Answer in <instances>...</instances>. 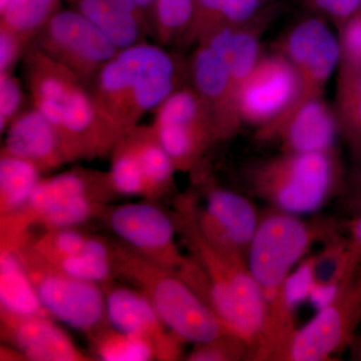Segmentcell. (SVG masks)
<instances>
[{
    "mask_svg": "<svg viewBox=\"0 0 361 361\" xmlns=\"http://www.w3.org/2000/svg\"><path fill=\"white\" fill-rule=\"evenodd\" d=\"M174 207L178 234L197 262L185 280L212 308L226 330L248 344L252 358L267 308L260 287L252 276L246 260L214 245L199 229L193 197L176 196Z\"/></svg>",
    "mask_w": 361,
    "mask_h": 361,
    "instance_id": "cell-1",
    "label": "cell"
},
{
    "mask_svg": "<svg viewBox=\"0 0 361 361\" xmlns=\"http://www.w3.org/2000/svg\"><path fill=\"white\" fill-rule=\"evenodd\" d=\"M87 85L99 113L121 137L180 87L174 56L145 40L120 49Z\"/></svg>",
    "mask_w": 361,
    "mask_h": 361,
    "instance_id": "cell-2",
    "label": "cell"
},
{
    "mask_svg": "<svg viewBox=\"0 0 361 361\" xmlns=\"http://www.w3.org/2000/svg\"><path fill=\"white\" fill-rule=\"evenodd\" d=\"M23 61L32 106L63 135L75 160L111 155L121 137L99 113L85 82L33 44Z\"/></svg>",
    "mask_w": 361,
    "mask_h": 361,
    "instance_id": "cell-3",
    "label": "cell"
},
{
    "mask_svg": "<svg viewBox=\"0 0 361 361\" xmlns=\"http://www.w3.org/2000/svg\"><path fill=\"white\" fill-rule=\"evenodd\" d=\"M114 250L116 278L148 297L168 329L183 341L205 343L228 332L177 271L144 257L118 240H114Z\"/></svg>",
    "mask_w": 361,
    "mask_h": 361,
    "instance_id": "cell-4",
    "label": "cell"
},
{
    "mask_svg": "<svg viewBox=\"0 0 361 361\" xmlns=\"http://www.w3.org/2000/svg\"><path fill=\"white\" fill-rule=\"evenodd\" d=\"M334 151L287 153L255 166L252 189L275 210L301 215L319 210L341 180Z\"/></svg>",
    "mask_w": 361,
    "mask_h": 361,
    "instance_id": "cell-5",
    "label": "cell"
},
{
    "mask_svg": "<svg viewBox=\"0 0 361 361\" xmlns=\"http://www.w3.org/2000/svg\"><path fill=\"white\" fill-rule=\"evenodd\" d=\"M325 229L279 210L261 218L249 247L247 265L266 305L274 300L292 268L324 236Z\"/></svg>",
    "mask_w": 361,
    "mask_h": 361,
    "instance_id": "cell-6",
    "label": "cell"
},
{
    "mask_svg": "<svg viewBox=\"0 0 361 361\" xmlns=\"http://www.w3.org/2000/svg\"><path fill=\"white\" fill-rule=\"evenodd\" d=\"M18 254L45 310L85 336L108 323L103 287L66 274L40 257L27 241Z\"/></svg>",
    "mask_w": 361,
    "mask_h": 361,
    "instance_id": "cell-7",
    "label": "cell"
},
{
    "mask_svg": "<svg viewBox=\"0 0 361 361\" xmlns=\"http://www.w3.org/2000/svg\"><path fill=\"white\" fill-rule=\"evenodd\" d=\"M109 171L118 197L160 201L175 189L174 163L151 126H137L123 135L111 152Z\"/></svg>",
    "mask_w": 361,
    "mask_h": 361,
    "instance_id": "cell-8",
    "label": "cell"
},
{
    "mask_svg": "<svg viewBox=\"0 0 361 361\" xmlns=\"http://www.w3.org/2000/svg\"><path fill=\"white\" fill-rule=\"evenodd\" d=\"M85 196L99 197L109 203L118 197L109 172L75 167L42 178L23 209L0 219V250H13L30 238L42 216Z\"/></svg>",
    "mask_w": 361,
    "mask_h": 361,
    "instance_id": "cell-9",
    "label": "cell"
},
{
    "mask_svg": "<svg viewBox=\"0 0 361 361\" xmlns=\"http://www.w3.org/2000/svg\"><path fill=\"white\" fill-rule=\"evenodd\" d=\"M99 221L126 246L177 272L189 259L180 253L176 241L179 234L174 214L165 210L159 201L142 199L122 205L111 203Z\"/></svg>",
    "mask_w": 361,
    "mask_h": 361,
    "instance_id": "cell-10",
    "label": "cell"
},
{
    "mask_svg": "<svg viewBox=\"0 0 361 361\" xmlns=\"http://www.w3.org/2000/svg\"><path fill=\"white\" fill-rule=\"evenodd\" d=\"M32 44L85 84L120 51L97 25L73 8L59 9Z\"/></svg>",
    "mask_w": 361,
    "mask_h": 361,
    "instance_id": "cell-11",
    "label": "cell"
},
{
    "mask_svg": "<svg viewBox=\"0 0 361 361\" xmlns=\"http://www.w3.org/2000/svg\"><path fill=\"white\" fill-rule=\"evenodd\" d=\"M153 127L179 172L194 171L216 140L212 118L194 87H180L156 109Z\"/></svg>",
    "mask_w": 361,
    "mask_h": 361,
    "instance_id": "cell-12",
    "label": "cell"
},
{
    "mask_svg": "<svg viewBox=\"0 0 361 361\" xmlns=\"http://www.w3.org/2000/svg\"><path fill=\"white\" fill-rule=\"evenodd\" d=\"M361 322V284L357 274L336 300L302 329H296L280 360L325 361L353 345Z\"/></svg>",
    "mask_w": 361,
    "mask_h": 361,
    "instance_id": "cell-13",
    "label": "cell"
},
{
    "mask_svg": "<svg viewBox=\"0 0 361 361\" xmlns=\"http://www.w3.org/2000/svg\"><path fill=\"white\" fill-rule=\"evenodd\" d=\"M299 90L298 73L286 56L259 59L240 90V118L262 129L292 109Z\"/></svg>",
    "mask_w": 361,
    "mask_h": 361,
    "instance_id": "cell-14",
    "label": "cell"
},
{
    "mask_svg": "<svg viewBox=\"0 0 361 361\" xmlns=\"http://www.w3.org/2000/svg\"><path fill=\"white\" fill-rule=\"evenodd\" d=\"M204 188V207L197 205L193 198L199 229L214 245L247 261L260 221L255 206L246 197L224 188L213 184Z\"/></svg>",
    "mask_w": 361,
    "mask_h": 361,
    "instance_id": "cell-15",
    "label": "cell"
},
{
    "mask_svg": "<svg viewBox=\"0 0 361 361\" xmlns=\"http://www.w3.org/2000/svg\"><path fill=\"white\" fill-rule=\"evenodd\" d=\"M106 320L111 326L146 339L156 351L157 360H179L184 341L168 329L148 297L133 287L115 281L103 285Z\"/></svg>",
    "mask_w": 361,
    "mask_h": 361,
    "instance_id": "cell-16",
    "label": "cell"
},
{
    "mask_svg": "<svg viewBox=\"0 0 361 361\" xmlns=\"http://www.w3.org/2000/svg\"><path fill=\"white\" fill-rule=\"evenodd\" d=\"M286 56L299 77L298 103L322 97L325 84L341 59L339 42L322 20L310 18L293 28Z\"/></svg>",
    "mask_w": 361,
    "mask_h": 361,
    "instance_id": "cell-17",
    "label": "cell"
},
{
    "mask_svg": "<svg viewBox=\"0 0 361 361\" xmlns=\"http://www.w3.org/2000/svg\"><path fill=\"white\" fill-rule=\"evenodd\" d=\"M341 130L336 111L322 97L310 99L260 130L263 140L280 139L287 153L334 151Z\"/></svg>",
    "mask_w": 361,
    "mask_h": 361,
    "instance_id": "cell-18",
    "label": "cell"
},
{
    "mask_svg": "<svg viewBox=\"0 0 361 361\" xmlns=\"http://www.w3.org/2000/svg\"><path fill=\"white\" fill-rule=\"evenodd\" d=\"M190 68L194 90L212 118L216 140L228 139L242 121L227 63L211 47L199 42Z\"/></svg>",
    "mask_w": 361,
    "mask_h": 361,
    "instance_id": "cell-19",
    "label": "cell"
},
{
    "mask_svg": "<svg viewBox=\"0 0 361 361\" xmlns=\"http://www.w3.org/2000/svg\"><path fill=\"white\" fill-rule=\"evenodd\" d=\"M0 332L2 341L18 349L25 360H94L47 316L23 317L0 311Z\"/></svg>",
    "mask_w": 361,
    "mask_h": 361,
    "instance_id": "cell-20",
    "label": "cell"
},
{
    "mask_svg": "<svg viewBox=\"0 0 361 361\" xmlns=\"http://www.w3.org/2000/svg\"><path fill=\"white\" fill-rule=\"evenodd\" d=\"M2 151L32 161L44 173L75 161L63 135L39 110H23L6 130Z\"/></svg>",
    "mask_w": 361,
    "mask_h": 361,
    "instance_id": "cell-21",
    "label": "cell"
},
{
    "mask_svg": "<svg viewBox=\"0 0 361 361\" xmlns=\"http://www.w3.org/2000/svg\"><path fill=\"white\" fill-rule=\"evenodd\" d=\"M0 311L23 317H51L16 250H0Z\"/></svg>",
    "mask_w": 361,
    "mask_h": 361,
    "instance_id": "cell-22",
    "label": "cell"
},
{
    "mask_svg": "<svg viewBox=\"0 0 361 361\" xmlns=\"http://www.w3.org/2000/svg\"><path fill=\"white\" fill-rule=\"evenodd\" d=\"M73 9L92 21L118 49L145 40L149 23L126 13L113 0H68Z\"/></svg>",
    "mask_w": 361,
    "mask_h": 361,
    "instance_id": "cell-23",
    "label": "cell"
},
{
    "mask_svg": "<svg viewBox=\"0 0 361 361\" xmlns=\"http://www.w3.org/2000/svg\"><path fill=\"white\" fill-rule=\"evenodd\" d=\"M49 263L71 277L101 286L116 278L114 240L97 235L90 234L80 253Z\"/></svg>",
    "mask_w": 361,
    "mask_h": 361,
    "instance_id": "cell-24",
    "label": "cell"
},
{
    "mask_svg": "<svg viewBox=\"0 0 361 361\" xmlns=\"http://www.w3.org/2000/svg\"><path fill=\"white\" fill-rule=\"evenodd\" d=\"M42 172L32 161L2 151L0 155V219L18 212L30 200Z\"/></svg>",
    "mask_w": 361,
    "mask_h": 361,
    "instance_id": "cell-25",
    "label": "cell"
},
{
    "mask_svg": "<svg viewBox=\"0 0 361 361\" xmlns=\"http://www.w3.org/2000/svg\"><path fill=\"white\" fill-rule=\"evenodd\" d=\"M259 4V0H194L193 16L185 39L198 42L216 26L241 25L255 13Z\"/></svg>",
    "mask_w": 361,
    "mask_h": 361,
    "instance_id": "cell-26",
    "label": "cell"
},
{
    "mask_svg": "<svg viewBox=\"0 0 361 361\" xmlns=\"http://www.w3.org/2000/svg\"><path fill=\"white\" fill-rule=\"evenodd\" d=\"M92 353L103 361L157 360L153 345L142 337L128 334L106 323L87 336Z\"/></svg>",
    "mask_w": 361,
    "mask_h": 361,
    "instance_id": "cell-27",
    "label": "cell"
},
{
    "mask_svg": "<svg viewBox=\"0 0 361 361\" xmlns=\"http://www.w3.org/2000/svg\"><path fill=\"white\" fill-rule=\"evenodd\" d=\"M339 66L336 109L339 126L355 155L360 156L361 71Z\"/></svg>",
    "mask_w": 361,
    "mask_h": 361,
    "instance_id": "cell-28",
    "label": "cell"
},
{
    "mask_svg": "<svg viewBox=\"0 0 361 361\" xmlns=\"http://www.w3.org/2000/svg\"><path fill=\"white\" fill-rule=\"evenodd\" d=\"M61 0H11L0 11V26L32 42L37 33L59 11Z\"/></svg>",
    "mask_w": 361,
    "mask_h": 361,
    "instance_id": "cell-29",
    "label": "cell"
},
{
    "mask_svg": "<svg viewBox=\"0 0 361 361\" xmlns=\"http://www.w3.org/2000/svg\"><path fill=\"white\" fill-rule=\"evenodd\" d=\"M194 13V0H157L151 18V35L159 44L185 37Z\"/></svg>",
    "mask_w": 361,
    "mask_h": 361,
    "instance_id": "cell-30",
    "label": "cell"
},
{
    "mask_svg": "<svg viewBox=\"0 0 361 361\" xmlns=\"http://www.w3.org/2000/svg\"><path fill=\"white\" fill-rule=\"evenodd\" d=\"M89 237L90 234L78 228H58L42 230L37 236L30 235L25 241L40 257L47 262H54L82 252Z\"/></svg>",
    "mask_w": 361,
    "mask_h": 361,
    "instance_id": "cell-31",
    "label": "cell"
},
{
    "mask_svg": "<svg viewBox=\"0 0 361 361\" xmlns=\"http://www.w3.org/2000/svg\"><path fill=\"white\" fill-rule=\"evenodd\" d=\"M319 261L320 255L306 259L285 279L274 299L285 310L294 313L296 308L308 299L317 278Z\"/></svg>",
    "mask_w": 361,
    "mask_h": 361,
    "instance_id": "cell-32",
    "label": "cell"
},
{
    "mask_svg": "<svg viewBox=\"0 0 361 361\" xmlns=\"http://www.w3.org/2000/svg\"><path fill=\"white\" fill-rule=\"evenodd\" d=\"M251 360V350L243 339L225 332L224 334L205 342L195 344L193 350L187 356L190 361H238Z\"/></svg>",
    "mask_w": 361,
    "mask_h": 361,
    "instance_id": "cell-33",
    "label": "cell"
},
{
    "mask_svg": "<svg viewBox=\"0 0 361 361\" xmlns=\"http://www.w3.org/2000/svg\"><path fill=\"white\" fill-rule=\"evenodd\" d=\"M25 92L13 73H0V130L6 132L8 126L23 111Z\"/></svg>",
    "mask_w": 361,
    "mask_h": 361,
    "instance_id": "cell-34",
    "label": "cell"
},
{
    "mask_svg": "<svg viewBox=\"0 0 361 361\" xmlns=\"http://www.w3.org/2000/svg\"><path fill=\"white\" fill-rule=\"evenodd\" d=\"M339 47V66L361 71V9L344 23Z\"/></svg>",
    "mask_w": 361,
    "mask_h": 361,
    "instance_id": "cell-35",
    "label": "cell"
},
{
    "mask_svg": "<svg viewBox=\"0 0 361 361\" xmlns=\"http://www.w3.org/2000/svg\"><path fill=\"white\" fill-rule=\"evenodd\" d=\"M30 44L25 37L0 26V73H13Z\"/></svg>",
    "mask_w": 361,
    "mask_h": 361,
    "instance_id": "cell-36",
    "label": "cell"
},
{
    "mask_svg": "<svg viewBox=\"0 0 361 361\" xmlns=\"http://www.w3.org/2000/svg\"><path fill=\"white\" fill-rule=\"evenodd\" d=\"M325 13L336 18L346 20L360 11L361 0H313Z\"/></svg>",
    "mask_w": 361,
    "mask_h": 361,
    "instance_id": "cell-37",
    "label": "cell"
},
{
    "mask_svg": "<svg viewBox=\"0 0 361 361\" xmlns=\"http://www.w3.org/2000/svg\"><path fill=\"white\" fill-rule=\"evenodd\" d=\"M349 238L357 252V276L361 284V212L356 214L348 224Z\"/></svg>",
    "mask_w": 361,
    "mask_h": 361,
    "instance_id": "cell-38",
    "label": "cell"
},
{
    "mask_svg": "<svg viewBox=\"0 0 361 361\" xmlns=\"http://www.w3.org/2000/svg\"><path fill=\"white\" fill-rule=\"evenodd\" d=\"M353 357L356 360H361V337L360 338H355L353 342Z\"/></svg>",
    "mask_w": 361,
    "mask_h": 361,
    "instance_id": "cell-39",
    "label": "cell"
},
{
    "mask_svg": "<svg viewBox=\"0 0 361 361\" xmlns=\"http://www.w3.org/2000/svg\"><path fill=\"white\" fill-rule=\"evenodd\" d=\"M9 2H11V0H0V11H2Z\"/></svg>",
    "mask_w": 361,
    "mask_h": 361,
    "instance_id": "cell-40",
    "label": "cell"
}]
</instances>
